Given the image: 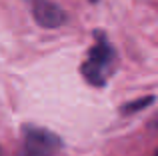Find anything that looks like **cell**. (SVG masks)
Instances as JSON below:
<instances>
[{
  "mask_svg": "<svg viewBox=\"0 0 158 156\" xmlns=\"http://www.w3.org/2000/svg\"><path fill=\"white\" fill-rule=\"evenodd\" d=\"M116 64V52L112 44L106 40L104 34H96L88 56L82 62L80 72L92 86H104L106 80L112 76Z\"/></svg>",
  "mask_w": 158,
  "mask_h": 156,
  "instance_id": "obj_1",
  "label": "cell"
},
{
  "mask_svg": "<svg viewBox=\"0 0 158 156\" xmlns=\"http://www.w3.org/2000/svg\"><path fill=\"white\" fill-rule=\"evenodd\" d=\"M58 148L60 140L52 132L42 128H26L18 156H54Z\"/></svg>",
  "mask_w": 158,
  "mask_h": 156,
  "instance_id": "obj_2",
  "label": "cell"
},
{
  "mask_svg": "<svg viewBox=\"0 0 158 156\" xmlns=\"http://www.w3.org/2000/svg\"><path fill=\"white\" fill-rule=\"evenodd\" d=\"M32 14H34L36 22L44 28H58L66 20L64 10L50 0H32Z\"/></svg>",
  "mask_w": 158,
  "mask_h": 156,
  "instance_id": "obj_3",
  "label": "cell"
},
{
  "mask_svg": "<svg viewBox=\"0 0 158 156\" xmlns=\"http://www.w3.org/2000/svg\"><path fill=\"white\" fill-rule=\"evenodd\" d=\"M154 156H158V150H156V154H154Z\"/></svg>",
  "mask_w": 158,
  "mask_h": 156,
  "instance_id": "obj_4",
  "label": "cell"
}]
</instances>
